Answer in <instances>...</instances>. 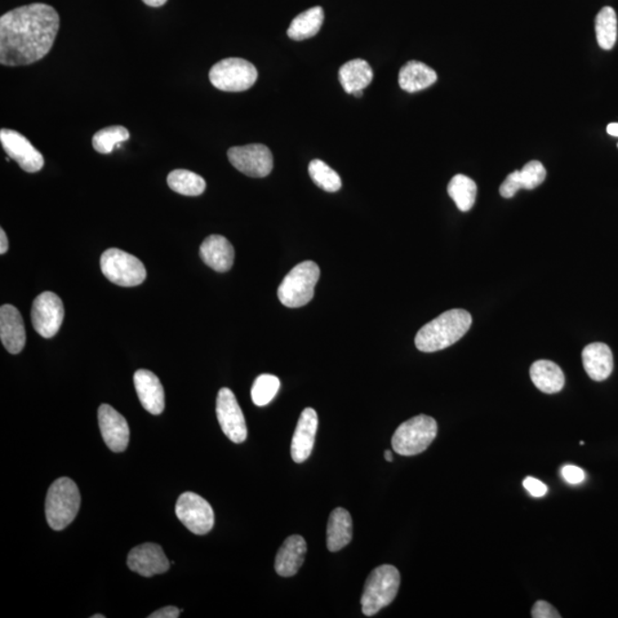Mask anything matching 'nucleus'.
I'll list each match as a JSON object with an SVG mask.
<instances>
[{
  "instance_id": "1",
  "label": "nucleus",
  "mask_w": 618,
  "mask_h": 618,
  "mask_svg": "<svg viewBox=\"0 0 618 618\" xmlns=\"http://www.w3.org/2000/svg\"><path fill=\"white\" fill-rule=\"evenodd\" d=\"M60 29L55 7L35 3L15 8L0 17V64L28 66L51 51Z\"/></svg>"
},
{
  "instance_id": "2",
  "label": "nucleus",
  "mask_w": 618,
  "mask_h": 618,
  "mask_svg": "<svg viewBox=\"0 0 618 618\" xmlns=\"http://www.w3.org/2000/svg\"><path fill=\"white\" fill-rule=\"evenodd\" d=\"M472 326V317L465 309H451L418 331L415 344L420 352L433 353L448 349L464 337Z\"/></svg>"
},
{
  "instance_id": "3",
  "label": "nucleus",
  "mask_w": 618,
  "mask_h": 618,
  "mask_svg": "<svg viewBox=\"0 0 618 618\" xmlns=\"http://www.w3.org/2000/svg\"><path fill=\"white\" fill-rule=\"evenodd\" d=\"M81 508V493L77 484L69 478L57 479L48 489L46 512L48 526L64 531L74 522Z\"/></svg>"
},
{
  "instance_id": "4",
  "label": "nucleus",
  "mask_w": 618,
  "mask_h": 618,
  "mask_svg": "<svg viewBox=\"0 0 618 618\" xmlns=\"http://www.w3.org/2000/svg\"><path fill=\"white\" fill-rule=\"evenodd\" d=\"M401 576L390 564L373 569L364 585L361 598L362 612L368 617L375 616L397 598Z\"/></svg>"
},
{
  "instance_id": "5",
  "label": "nucleus",
  "mask_w": 618,
  "mask_h": 618,
  "mask_svg": "<svg viewBox=\"0 0 618 618\" xmlns=\"http://www.w3.org/2000/svg\"><path fill=\"white\" fill-rule=\"evenodd\" d=\"M319 279L318 264L314 261L301 262L283 279L278 290L279 301L289 309H298L309 304L313 299Z\"/></svg>"
},
{
  "instance_id": "6",
  "label": "nucleus",
  "mask_w": 618,
  "mask_h": 618,
  "mask_svg": "<svg viewBox=\"0 0 618 618\" xmlns=\"http://www.w3.org/2000/svg\"><path fill=\"white\" fill-rule=\"evenodd\" d=\"M438 435L434 418L420 415L400 425L392 438L394 451L401 456H416L424 452Z\"/></svg>"
},
{
  "instance_id": "7",
  "label": "nucleus",
  "mask_w": 618,
  "mask_h": 618,
  "mask_svg": "<svg viewBox=\"0 0 618 618\" xmlns=\"http://www.w3.org/2000/svg\"><path fill=\"white\" fill-rule=\"evenodd\" d=\"M100 266L102 274L117 286L126 288L140 286L147 278L144 264L137 257L119 248H109L105 251L101 256Z\"/></svg>"
},
{
  "instance_id": "8",
  "label": "nucleus",
  "mask_w": 618,
  "mask_h": 618,
  "mask_svg": "<svg viewBox=\"0 0 618 618\" xmlns=\"http://www.w3.org/2000/svg\"><path fill=\"white\" fill-rule=\"evenodd\" d=\"M208 78L213 86L225 92H243L255 86L256 66L239 57H228L212 66Z\"/></svg>"
},
{
  "instance_id": "9",
  "label": "nucleus",
  "mask_w": 618,
  "mask_h": 618,
  "mask_svg": "<svg viewBox=\"0 0 618 618\" xmlns=\"http://www.w3.org/2000/svg\"><path fill=\"white\" fill-rule=\"evenodd\" d=\"M176 514L182 524L197 535H206L215 526L211 505L198 493H182L177 501Z\"/></svg>"
},
{
  "instance_id": "10",
  "label": "nucleus",
  "mask_w": 618,
  "mask_h": 618,
  "mask_svg": "<svg viewBox=\"0 0 618 618\" xmlns=\"http://www.w3.org/2000/svg\"><path fill=\"white\" fill-rule=\"evenodd\" d=\"M227 157L231 166L248 177H265L273 170V154L265 145L233 147Z\"/></svg>"
},
{
  "instance_id": "11",
  "label": "nucleus",
  "mask_w": 618,
  "mask_h": 618,
  "mask_svg": "<svg viewBox=\"0 0 618 618\" xmlns=\"http://www.w3.org/2000/svg\"><path fill=\"white\" fill-rule=\"evenodd\" d=\"M65 319L64 302L56 293L43 292L34 300L31 321L35 330L44 338H52L59 332Z\"/></svg>"
},
{
  "instance_id": "12",
  "label": "nucleus",
  "mask_w": 618,
  "mask_h": 618,
  "mask_svg": "<svg viewBox=\"0 0 618 618\" xmlns=\"http://www.w3.org/2000/svg\"><path fill=\"white\" fill-rule=\"evenodd\" d=\"M217 417L222 432L234 443H242L248 438L246 418L235 394L229 389H221L217 398Z\"/></svg>"
},
{
  "instance_id": "13",
  "label": "nucleus",
  "mask_w": 618,
  "mask_h": 618,
  "mask_svg": "<svg viewBox=\"0 0 618 618\" xmlns=\"http://www.w3.org/2000/svg\"><path fill=\"white\" fill-rule=\"evenodd\" d=\"M0 141L8 157L19 164L22 170L28 173L41 171L44 167V157L41 151L35 148L33 144L24 135L15 130L2 128Z\"/></svg>"
},
{
  "instance_id": "14",
  "label": "nucleus",
  "mask_w": 618,
  "mask_h": 618,
  "mask_svg": "<svg viewBox=\"0 0 618 618\" xmlns=\"http://www.w3.org/2000/svg\"><path fill=\"white\" fill-rule=\"evenodd\" d=\"M97 417H99L102 438L110 451H126L130 441V429H128L126 418L109 404L100 406Z\"/></svg>"
},
{
  "instance_id": "15",
  "label": "nucleus",
  "mask_w": 618,
  "mask_h": 618,
  "mask_svg": "<svg viewBox=\"0 0 618 618\" xmlns=\"http://www.w3.org/2000/svg\"><path fill=\"white\" fill-rule=\"evenodd\" d=\"M127 566L144 577H153L170 569V562L161 546L146 543L133 549L127 557Z\"/></svg>"
},
{
  "instance_id": "16",
  "label": "nucleus",
  "mask_w": 618,
  "mask_h": 618,
  "mask_svg": "<svg viewBox=\"0 0 618 618\" xmlns=\"http://www.w3.org/2000/svg\"><path fill=\"white\" fill-rule=\"evenodd\" d=\"M319 428V417L312 408H306L297 422L291 443L292 460L300 464L312 455Z\"/></svg>"
},
{
  "instance_id": "17",
  "label": "nucleus",
  "mask_w": 618,
  "mask_h": 618,
  "mask_svg": "<svg viewBox=\"0 0 618 618\" xmlns=\"http://www.w3.org/2000/svg\"><path fill=\"white\" fill-rule=\"evenodd\" d=\"M135 386L142 407L153 415H161L166 408V394L161 380L149 370H137L135 373Z\"/></svg>"
},
{
  "instance_id": "18",
  "label": "nucleus",
  "mask_w": 618,
  "mask_h": 618,
  "mask_svg": "<svg viewBox=\"0 0 618 618\" xmlns=\"http://www.w3.org/2000/svg\"><path fill=\"white\" fill-rule=\"evenodd\" d=\"M0 339L11 354H19L25 345L24 319L15 306L0 309Z\"/></svg>"
},
{
  "instance_id": "19",
  "label": "nucleus",
  "mask_w": 618,
  "mask_h": 618,
  "mask_svg": "<svg viewBox=\"0 0 618 618\" xmlns=\"http://www.w3.org/2000/svg\"><path fill=\"white\" fill-rule=\"evenodd\" d=\"M199 256L208 267L219 273L228 272L233 267L235 251L231 243L221 235H211L204 239Z\"/></svg>"
},
{
  "instance_id": "20",
  "label": "nucleus",
  "mask_w": 618,
  "mask_h": 618,
  "mask_svg": "<svg viewBox=\"0 0 618 618\" xmlns=\"http://www.w3.org/2000/svg\"><path fill=\"white\" fill-rule=\"evenodd\" d=\"M307 544L304 537L293 535L288 537L279 548L275 571L282 577L295 576L305 562Z\"/></svg>"
},
{
  "instance_id": "21",
  "label": "nucleus",
  "mask_w": 618,
  "mask_h": 618,
  "mask_svg": "<svg viewBox=\"0 0 618 618\" xmlns=\"http://www.w3.org/2000/svg\"><path fill=\"white\" fill-rule=\"evenodd\" d=\"M583 366L586 373L594 381L606 380L613 370V358L612 350L603 342H593L585 346L583 353Z\"/></svg>"
},
{
  "instance_id": "22",
  "label": "nucleus",
  "mask_w": 618,
  "mask_h": 618,
  "mask_svg": "<svg viewBox=\"0 0 618 618\" xmlns=\"http://www.w3.org/2000/svg\"><path fill=\"white\" fill-rule=\"evenodd\" d=\"M353 538V522L349 511L338 508L332 511L327 528V546L338 552L350 543Z\"/></svg>"
},
{
  "instance_id": "23",
  "label": "nucleus",
  "mask_w": 618,
  "mask_h": 618,
  "mask_svg": "<svg viewBox=\"0 0 618 618\" xmlns=\"http://www.w3.org/2000/svg\"><path fill=\"white\" fill-rule=\"evenodd\" d=\"M437 81V73L431 66L420 61H409L399 74L400 87L409 93L425 90Z\"/></svg>"
},
{
  "instance_id": "24",
  "label": "nucleus",
  "mask_w": 618,
  "mask_h": 618,
  "mask_svg": "<svg viewBox=\"0 0 618 618\" xmlns=\"http://www.w3.org/2000/svg\"><path fill=\"white\" fill-rule=\"evenodd\" d=\"M531 378L533 385L546 394L560 392L566 381L562 368L549 360L533 362L531 367Z\"/></svg>"
},
{
  "instance_id": "25",
  "label": "nucleus",
  "mask_w": 618,
  "mask_h": 618,
  "mask_svg": "<svg viewBox=\"0 0 618 618\" xmlns=\"http://www.w3.org/2000/svg\"><path fill=\"white\" fill-rule=\"evenodd\" d=\"M372 79L371 66L362 59L350 60L342 66L339 70V82L349 95L363 91L364 88L370 86Z\"/></svg>"
},
{
  "instance_id": "26",
  "label": "nucleus",
  "mask_w": 618,
  "mask_h": 618,
  "mask_svg": "<svg viewBox=\"0 0 618 618\" xmlns=\"http://www.w3.org/2000/svg\"><path fill=\"white\" fill-rule=\"evenodd\" d=\"M324 11L317 6L302 12L291 22L288 29V35L293 41L300 42L312 38L319 34L323 25Z\"/></svg>"
},
{
  "instance_id": "27",
  "label": "nucleus",
  "mask_w": 618,
  "mask_h": 618,
  "mask_svg": "<svg viewBox=\"0 0 618 618\" xmlns=\"http://www.w3.org/2000/svg\"><path fill=\"white\" fill-rule=\"evenodd\" d=\"M478 187L471 177L457 175L448 185V194L461 212H468L477 199Z\"/></svg>"
},
{
  "instance_id": "28",
  "label": "nucleus",
  "mask_w": 618,
  "mask_h": 618,
  "mask_svg": "<svg viewBox=\"0 0 618 618\" xmlns=\"http://www.w3.org/2000/svg\"><path fill=\"white\" fill-rule=\"evenodd\" d=\"M167 185L173 191L185 197H199L207 188V182L201 176L182 168L168 175Z\"/></svg>"
},
{
  "instance_id": "29",
  "label": "nucleus",
  "mask_w": 618,
  "mask_h": 618,
  "mask_svg": "<svg viewBox=\"0 0 618 618\" xmlns=\"http://www.w3.org/2000/svg\"><path fill=\"white\" fill-rule=\"evenodd\" d=\"M595 33L599 46L603 50H612L617 39V16L612 7H603L595 19Z\"/></svg>"
},
{
  "instance_id": "30",
  "label": "nucleus",
  "mask_w": 618,
  "mask_h": 618,
  "mask_svg": "<svg viewBox=\"0 0 618 618\" xmlns=\"http://www.w3.org/2000/svg\"><path fill=\"white\" fill-rule=\"evenodd\" d=\"M130 139V132L124 127H110L102 128L93 137L92 144L97 153H113L115 147Z\"/></svg>"
},
{
  "instance_id": "31",
  "label": "nucleus",
  "mask_w": 618,
  "mask_h": 618,
  "mask_svg": "<svg viewBox=\"0 0 618 618\" xmlns=\"http://www.w3.org/2000/svg\"><path fill=\"white\" fill-rule=\"evenodd\" d=\"M310 177L314 184L328 193H336L341 188V179L335 170L321 159H314L309 167Z\"/></svg>"
},
{
  "instance_id": "32",
  "label": "nucleus",
  "mask_w": 618,
  "mask_h": 618,
  "mask_svg": "<svg viewBox=\"0 0 618 618\" xmlns=\"http://www.w3.org/2000/svg\"><path fill=\"white\" fill-rule=\"evenodd\" d=\"M279 388H281V381L277 376L267 375V373L260 375L253 382L251 390L253 403L258 407L267 406L277 397Z\"/></svg>"
},
{
  "instance_id": "33",
  "label": "nucleus",
  "mask_w": 618,
  "mask_h": 618,
  "mask_svg": "<svg viewBox=\"0 0 618 618\" xmlns=\"http://www.w3.org/2000/svg\"><path fill=\"white\" fill-rule=\"evenodd\" d=\"M519 182L522 188L532 190L543 184L546 177V170L541 162L532 161L518 171Z\"/></svg>"
},
{
  "instance_id": "34",
  "label": "nucleus",
  "mask_w": 618,
  "mask_h": 618,
  "mask_svg": "<svg viewBox=\"0 0 618 618\" xmlns=\"http://www.w3.org/2000/svg\"><path fill=\"white\" fill-rule=\"evenodd\" d=\"M520 189L522 188L519 182L518 171H514L501 184L500 193L504 198H512Z\"/></svg>"
},
{
  "instance_id": "35",
  "label": "nucleus",
  "mask_w": 618,
  "mask_h": 618,
  "mask_svg": "<svg viewBox=\"0 0 618 618\" xmlns=\"http://www.w3.org/2000/svg\"><path fill=\"white\" fill-rule=\"evenodd\" d=\"M532 618H562L557 609L552 604L543 602H537L532 611Z\"/></svg>"
},
{
  "instance_id": "36",
  "label": "nucleus",
  "mask_w": 618,
  "mask_h": 618,
  "mask_svg": "<svg viewBox=\"0 0 618 618\" xmlns=\"http://www.w3.org/2000/svg\"><path fill=\"white\" fill-rule=\"evenodd\" d=\"M562 474L569 484H580L585 480V472L578 466L566 465L562 470Z\"/></svg>"
},
{
  "instance_id": "37",
  "label": "nucleus",
  "mask_w": 618,
  "mask_h": 618,
  "mask_svg": "<svg viewBox=\"0 0 618 618\" xmlns=\"http://www.w3.org/2000/svg\"><path fill=\"white\" fill-rule=\"evenodd\" d=\"M523 487L533 497H543L549 491L546 484L532 477L523 480Z\"/></svg>"
},
{
  "instance_id": "38",
  "label": "nucleus",
  "mask_w": 618,
  "mask_h": 618,
  "mask_svg": "<svg viewBox=\"0 0 618 618\" xmlns=\"http://www.w3.org/2000/svg\"><path fill=\"white\" fill-rule=\"evenodd\" d=\"M181 611L177 607L167 606L159 609L157 612L150 613L149 618H177L180 616Z\"/></svg>"
},
{
  "instance_id": "39",
  "label": "nucleus",
  "mask_w": 618,
  "mask_h": 618,
  "mask_svg": "<svg viewBox=\"0 0 618 618\" xmlns=\"http://www.w3.org/2000/svg\"><path fill=\"white\" fill-rule=\"evenodd\" d=\"M8 250V239L5 230L0 229V253L5 255Z\"/></svg>"
},
{
  "instance_id": "40",
  "label": "nucleus",
  "mask_w": 618,
  "mask_h": 618,
  "mask_svg": "<svg viewBox=\"0 0 618 618\" xmlns=\"http://www.w3.org/2000/svg\"><path fill=\"white\" fill-rule=\"evenodd\" d=\"M147 6L150 7H161L166 5L167 0H142Z\"/></svg>"
},
{
  "instance_id": "41",
  "label": "nucleus",
  "mask_w": 618,
  "mask_h": 618,
  "mask_svg": "<svg viewBox=\"0 0 618 618\" xmlns=\"http://www.w3.org/2000/svg\"><path fill=\"white\" fill-rule=\"evenodd\" d=\"M607 133L612 137H618V123H611L607 127Z\"/></svg>"
},
{
  "instance_id": "42",
  "label": "nucleus",
  "mask_w": 618,
  "mask_h": 618,
  "mask_svg": "<svg viewBox=\"0 0 618 618\" xmlns=\"http://www.w3.org/2000/svg\"><path fill=\"white\" fill-rule=\"evenodd\" d=\"M385 458L386 461H393V453L390 451H385Z\"/></svg>"
},
{
  "instance_id": "43",
  "label": "nucleus",
  "mask_w": 618,
  "mask_h": 618,
  "mask_svg": "<svg viewBox=\"0 0 618 618\" xmlns=\"http://www.w3.org/2000/svg\"><path fill=\"white\" fill-rule=\"evenodd\" d=\"M352 96L361 97L363 96V91L354 92Z\"/></svg>"
},
{
  "instance_id": "44",
  "label": "nucleus",
  "mask_w": 618,
  "mask_h": 618,
  "mask_svg": "<svg viewBox=\"0 0 618 618\" xmlns=\"http://www.w3.org/2000/svg\"><path fill=\"white\" fill-rule=\"evenodd\" d=\"M105 615H93L91 618H105Z\"/></svg>"
},
{
  "instance_id": "45",
  "label": "nucleus",
  "mask_w": 618,
  "mask_h": 618,
  "mask_svg": "<svg viewBox=\"0 0 618 618\" xmlns=\"http://www.w3.org/2000/svg\"><path fill=\"white\" fill-rule=\"evenodd\" d=\"M617 147H618V145H617Z\"/></svg>"
}]
</instances>
